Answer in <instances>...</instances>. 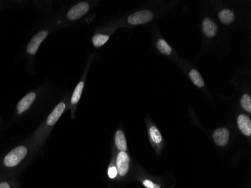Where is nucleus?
<instances>
[{
	"label": "nucleus",
	"instance_id": "nucleus-1",
	"mask_svg": "<svg viewBox=\"0 0 251 188\" xmlns=\"http://www.w3.org/2000/svg\"><path fill=\"white\" fill-rule=\"evenodd\" d=\"M34 154L36 153L28 140L17 145L0 159L1 173L18 176Z\"/></svg>",
	"mask_w": 251,
	"mask_h": 188
},
{
	"label": "nucleus",
	"instance_id": "nucleus-2",
	"mask_svg": "<svg viewBox=\"0 0 251 188\" xmlns=\"http://www.w3.org/2000/svg\"><path fill=\"white\" fill-rule=\"evenodd\" d=\"M66 108H67V103L66 100H63L56 105L50 114L48 116L47 118L39 126L36 131H34L30 138L28 139L35 153L37 152L43 146L46 140L50 135L53 127H55L56 123L58 122L60 117L66 111Z\"/></svg>",
	"mask_w": 251,
	"mask_h": 188
},
{
	"label": "nucleus",
	"instance_id": "nucleus-3",
	"mask_svg": "<svg viewBox=\"0 0 251 188\" xmlns=\"http://www.w3.org/2000/svg\"><path fill=\"white\" fill-rule=\"evenodd\" d=\"M38 93L36 91H30L26 93L25 97L17 103L15 108V117H22L30 110L37 99Z\"/></svg>",
	"mask_w": 251,
	"mask_h": 188
},
{
	"label": "nucleus",
	"instance_id": "nucleus-4",
	"mask_svg": "<svg viewBox=\"0 0 251 188\" xmlns=\"http://www.w3.org/2000/svg\"><path fill=\"white\" fill-rule=\"evenodd\" d=\"M49 31L47 29H42L35 35L29 41L26 46V52L28 56H34L37 54L39 47L42 45L47 36H49Z\"/></svg>",
	"mask_w": 251,
	"mask_h": 188
},
{
	"label": "nucleus",
	"instance_id": "nucleus-5",
	"mask_svg": "<svg viewBox=\"0 0 251 188\" xmlns=\"http://www.w3.org/2000/svg\"><path fill=\"white\" fill-rule=\"evenodd\" d=\"M89 10H90V5L87 2H79L68 11L66 17L69 21H76L86 15Z\"/></svg>",
	"mask_w": 251,
	"mask_h": 188
},
{
	"label": "nucleus",
	"instance_id": "nucleus-6",
	"mask_svg": "<svg viewBox=\"0 0 251 188\" xmlns=\"http://www.w3.org/2000/svg\"><path fill=\"white\" fill-rule=\"evenodd\" d=\"M153 18V12L148 10L137 11L135 13L129 15L128 22L132 25H143L150 22Z\"/></svg>",
	"mask_w": 251,
	"mask_h": 188
},
{
	"label": "nucleus",
	"instance_id": "nucleus-7",
	"mask_svg": "<svg viewBox=\"0 0 251 188\" xmlns=\"http://www.w3.org/2000/svg\"><path fill=\"white\" fill-rule=\"evenodd\" d=\"M129 162L130 158L127 153L120 151L116 160V168L118 175L121 177H124L129 170Z\"/></svg>",
	"mask_w": 251,
	"mask_h": 188
},
{
	"label": "nucleus",
	"instance_id": "nucleus-8",
	"mask_svg": "<svg viewBox=\"0 0 251 188\" xmlns=\"http://www.w3.org/2000/svg\"><path fill=\"white\" fill-rule=\"evenodd\" d=\"M0 188H21L18 176L0 174Z\"/></svg>",
	"mask_w": 251,
	"mask_h": 188
},
{
	"label": "nucleus",
	"instance_id": "nucleus-9",
	"mask_svg": "<svg viewBox=\"0 0 251 188\" xmlns=\"http://www.w3.org/2000/svg\"><path fill=\"white\" fill-rule=\"evenodd\" d=\"M84 87V81H81L75 89L73 92V96H72L71 100H70V104H69V108L72 111V117L74 116L75 109L76 106H77L78 102L80 101L81 95H82L83 90Z\"/></svg>",
	"mask_w": 251,
	"mask_h": 188
},
{
	"label": "nucleus",
	"instance_id": "nucleus-10",
	"mask_svg": "<svg viewBox=\"0 0 251 188\" xmlns=\"http://www.w3.org/2000/svg\"><path fill=\"white\" fill-rule=\"evenodd\" d=\"M214 142L219 146L224 147L229 142V132L226 128L216 130L213 134Z\"/></svg>",
	"mask_w": 251,
	"mask_h": 188
},
{
	"label": "nucleus",
	"instance_id": "nucleus-11",
	"mask_svg": "<svg viewBox=\"0 0 251 188\" xmlns=\"http://www.w3.org/2000/svg\"><path fill=\"white\" fill-rule=\"evenodd\" d=\"M202 30L205 36L214 37L218 32V26L215 22L210 18H205L202 22Z\"/></svg>",
	"mask_w": 251,
	"mask_h": 188
},
{
	"label": "nucleus",
	"instance_id": "nucleus-12",
	"mask_svg": "<svg viewBox=\"0 0 251 188\" xmlns=\"http://www.w3.org/2000/svg\"><path fill=\"white\" fill-rule=\"evenodd\" d=\"M238 125L241 131L245 135H251V121L249 117L245 114H240L238 117Z\"/></svg>",
	"mask_w": 251,
	"mask_h": 188
},
{
	"label": "nucleus",
	"instance_id": "nucleus-13",
	"mask_svg": "<svg viewBox=\"0 0 251 188\" xmlns=\"http://www.w3.org/2000/svg\"><path fill=\"white\" fill-rule=\"evenodd\" d=\"M115 145L120 151H125L126 152L127 150V143H126V139L125 135L124 132L121 130L117 131L115 134Z\"/></svg>",
	"mask_w": 251,
	"mask_h": 188
},
{
	"label": "nucleus",
	"instance_id": "nucleus-14",
	"mask_svg": "<svg viewBox=\"0 0 251 188\" xmlns=\"http://www.w3.org/2000/svg\"><path fill=\"white\" fill-rule=\"evenodd\" d=\"M219 19L221 22L225 25H229L235 20V15L231 10L224 9L222 10L219 13Z\"/></svg>",
	"mask_w": 251,
	"mask_h": 188
},
{
	"label": "nucleus",
	"instance_id": "nucleus-15",
	"mask_svg": "<svg viewBox=\"0 0 251 188\" xmlns=\"http://www.w3.org/2000/svg\"><path fill=\"white\" fill-rule=\"evenodd\" d=\"M190 77L192 81L194 83V84L199 87H202L204 85V81L201 78V75L200 74L197 70L196 69H192L190 73Z\"/></svg>",
	"mask_w": 251,
	"mask_h": 188
},
{
	"label": "nucleus",
	"instance_id": "nucleus-16",
	"mask_svg": "<svg viewBox=\"0 0 251 188\" xmlns=\"http://www.w3.org/2000/svg\"><path fill=\"white\" fill-rule=\"evenodd\" d=\"M109 39V36L107 35H103V34H96L95 36L93 37L92 41L93 44L94 46L97 48L102 46L105 45Z\"/></svg>",
	"mask_w": 251,
	"mask_h": 188
},
{
	"label": "nucleus",
	"instance_id": "nucleus-17",
	"mask_svg": "<svg viewBox=\"0 0 251 188\" xmlns=\"http://www.w3.org/2000/svg\"><path fill=\"white\" fill-rule=\"evenodd\" d=\"M156 47H157V49H159V52L164 54L169 55L172 53L171 47L169 46V44H168L166 41L163 40V39H159V40H158L157 43H156Z\"/></svg>",
	"mask_w": 251,
	"mask_h": 188
},
{
	"label": "nucleus",
	"instance_id": "nucleus-18",
	"mask_svg": "<svg viewBox=\"0 0 251 188\" xmlns=\"http://www.w3.org/2000/svg\"><path fill=\"white\" fill-rule=\"evenodd\" d=\"M149 134H150L151 138L152 141L153 142L156 144L161 143L162 141H163V138H162L161 134H160L156 127H151L149 129Z\"/></svg>",
	"mask_w": 251,
	"mask_h": 188
},
{
	"label": "nucleus",
	"instance_id": "nucleus-19",
	"mask_svg": "<svg viewBox=\"0 0 251 188\" xmlns=\"http://www.w3.org/2000/svg\"><path fill=\"white\" fill-rule=\"evenodd\" d=\"M241 104L244 109L246 110L248 112L251 111V98L248 94H245L241 100Z\"/></svg>",
	"mask_w": 251,
	"mask_h": 188
},
{
	"label": "nucleus",
	"instance_id": "nucleus-20",
	"mask_svg": "<svg viewBox=\"0 0 251 188\" xmlns=\"http://www.w3.org/2000/svg\"><path fill=\"white\" fill-rule=\"evenodd\" d=\"M108 174L110 179H115L117 175H118V170H117L116 166H110L109 169H108Z\"/></svg>",
	"mask_w": 251,
	"mask_h": 188
},
{
	"label": "nucleus",
	"instance_id": "nucleus-21",
	"mask_svg": "<svg viewBox=\"0 0 251 188\" xmlns=\"http://www.w3.org/2000/svg\"><path fill=\"white\" fill-rule=\"evenodd\" d=\"M144 186L146 187L147 188H160V186L156 184L153 183L151 181L145 180L143 182Z\"/></svg>",
	"mask_w": 251,
	"mask_h": 188
},
{
	"label": "nucleus",
	"instance_id": "nucleus-22",
	"mask_svg": "<svg viewBox=\"0 0 251 188\" xmlns=\"http://www.w3.org/2000/svg\"><path fill=\"white\" fill-rule=\"evenodd\" d=\"M0 5H1V2H0Z\"/></svg>",
	"mask_w": 251,
	"mask_h": 188
}]
</instances>
